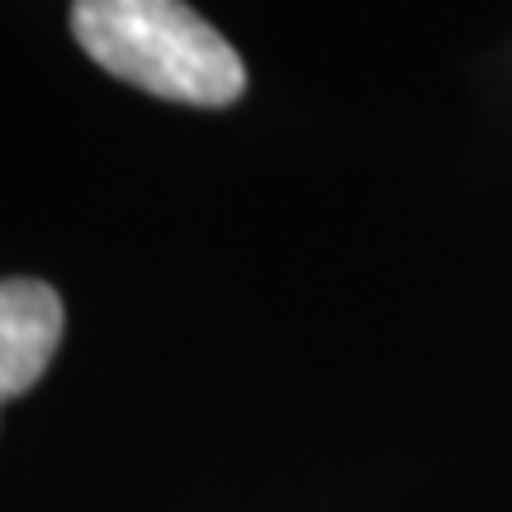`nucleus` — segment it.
<instances>
[{
	"instance_id": "nucleus-1",
	"label": "nucleus",
	"mask_w": 512,
	"mask_h": 512,
	"mask_svg": "<svg viewBox=\"0 0 512 512\" xmlns=\"http://www.w3.org/2000/svg\"><path fill=\"white\" fill-rule=\"evenodd\" d=\"M72 34L91 62L157 100L223 110L247 91L238 48L185 0H72Z\"/></svg>"
},
{
	"instance_id": "nucleus-2",
	"label": "nucleus",
	"mask_w": 512,
	"mask_h": 512,
	"mask_svg": "<svg viewBox=\"0 0 512 512\" xmlns=\"http://www.w3.org/2000/svg\"><path fill=\"white\" fill-rule=\"evenodd\" d=\"M62 342V299L53 285L0 280V403L34 389Z\"/></svg>"
}]
</instances>
